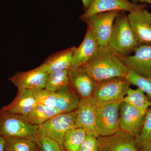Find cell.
<instances>
[{
  "label": "cell",
  "mask_w": 151,
  "mask_h": 151,
  "mask_svg": "<svg viewBox=\"0 0 151 151\" xmlns=\"http://www.w3.org/2000/svg\"><path fill=\"white\" fill-rule=\"evenodd\" d=\"M87 134L81 128L73 127L67 132L63 142L65 151H78Z\"/></svg>",
  "instance_id": "cell-23"
},
{
  "label": "cell",
  "mask_w": 151,
  "mask_h": 151,
  "mask_svg": "<svg viewBox=\"0 0 151 151\" xmlns=\"http://www.w3.org/2000/svg\"><path fill=\"white\" fill-rule=\"evenodd\" d=\"M98 151H139L136 138L119 130L113 134L97 138Z\"/></svg>",
  "instance_id": "cell-10"
},
{
  "label": "cell",
  "mask_w": 151,
  "mask_h": 151,
  "mask_svg": "<svg viewBox=\"0 0 151 151\" xmlns=\"http://www.w3.org/2000/svg\"><path fill=\"white\" fill-rule=\"evenodd\" d=\"M38 127L26 117L0 109V136L5 139L24 138L37 141Z\"/></svg>",
  "instance_id": "cell-3"
},
{
  "label": "cell",
  "mask_w": 151,
  "mask_h": 151,
  "mask_svg": "<svg viewBox=\"0 0 151 151\" xmlns=\"http://www.w3.org/2000/svg\"><path fill=\"white\" fill-rule=\"evenodd\" d=\"M69 86L68 70H61L47 74L45 89L56 92Z\"/></svg>",
  "instance_id": "cell-22"
},
{
  "label": "cell",
  "mask_w": 151,
  "mask_h": 151,
  "mask_svg": "<svg viewBox=\"0 0 151 151\" xmlns=\"http://www.w3.org/2000/svg\"><path fill=\"white\" fill-rule=\"evenodd\" d=\"M32 92L37 104L55 108L56 92L48 91L45 89Z\"/></svg>",
  "instance_id": "cell-27"
},
{
  "label": "cell",
  "mask_w": 151,
  "mask_h": 151,
  "mask_svg": "<svg viewBox=\"0 0 151 151\" xmlns=\"http://www.w3.org/2000/svg\"><path fill=\"white\" fill-rule=\"evenodd\" d=\"M47 74L38 67L26 71H21L9 78L18 91L30 90L32 91L45 89Z\"/></svg>",
  "instance_id": "cell-14"
},
{
  "label": "cell",
  "mask_w": 151,
  "mask_h": 151,
  "mask_svg": "<svg viewBox=\"0 0 151 151\" xmlns=\"http://www.w3.org/2000/svg\"><path fill=\"white\" fill-rule=\"evenodd\" d=\"M140 3L141 4L147 3V4H151V0H141Z\"/></svg>",
  "instance_id": "cell-33"
},
{
  "label": "cell",
  "mask_w": 151,
  "mask_h": 151,
  "mask_svg": "<svg viewBox=\"0 0 151 151\" xmlns=\"http://www.w3.org/2000/svg\"><path fill=\"white\" fill-rule=\"evenodd\" d=\"M151 140V106L146 112L140 134L136 138V142L138 150L145 143Z\"/></svg>",
  "instance_id": "cell-26"
},
{
  "label": "cell",
  "mask_w": 151,
  "mask_h": 151,
  "mask_svg": "<svg viewBox=\"0 0 151 151\" xmlns=\"http://www.w3.org/2000/svg\"><path fill=\"white\" fill-rule=\"evenodd\" d=\"M68 70L69 86L81 99L92 97L95 82L81 67H70Z\"/></svg>",
  "instance_id": "cell-16"
},
{
  "label": "cell",
  "mask_w": 151,
  "mask_h": 151,
  "mask_svg": "<svg viewBox=\"0 0 151 151\" xmlns=\"http://www.w3.org/2000/svg\"><path fill=\"white\" fill-rule=\"evenodd\" d=\"M6 145V139L0 136V151H7Z\"/></svg>",
  "instance_id": "cell-31"
},
{
  "label": "cell",
  "mask_w": 151,
  "mask_h": 151,
  "mask_svg": "<svg viewBox=\"0 0 151 151\" xmlns=\"http://www.w3.org/2000/svg\"><path fill=\"white\" fill-rule=\"evenodd\" d=\"M127 17L139 45H151V13L145 8L129 13Z\"/></svg>",
  "instance_id": "cell-11"
},
{
  "label": "cell",
  "mask_w": 151,
  "mask_h": 151,
  "mask_svg": "<svg viewBox=\"0 0 151 151\" xmlns=\"http://www.w3.org/2000/svg\"><path fill=\"white\" fill-rule=\"evenodd\" d=\"M99 45L94 32L87 27L86 34L82 42L73 52L71 67H81L89 61L96 53Z\"/></svg>",
  "instance_id": "cell-15"
},
{
  "label": "cell",
  "mask_w": 151,
  "mask_h": 151,
  "mask_svg": "<svg viewBox=\"0 0 151 151\" xmlns=\"http://www.w3.org/2000/svg\"><path fill=\"white\" fill-rule=\"evenodd\" d=\"M78 151H98L97 137L87 134Z\"/></svg>",
  "instance_id": "cell-29"
},
{
  "label": "cell",
  "mask_w": 151,
  "mask_h": 151,
  "mask_svg": "<svg viewBox=\"0 0 151 151\" xmlns=\"http://www.w3.org/2000/svg\"><path fill=\"white\" fill-rule=\"evenodd\" d=\"M108 45L117 54L123 56L131 55L139 46L125 12L120 11L115 19Z\"/></svg>",
  "instance_id": "cell-2"
},
{
  "label": "cell",
  "mask_w": 151,
  "mask_h": 151,
  "mask_svg": "<svg viewBox=\"0 0 151 151\" xmlns=\"http://www.w3.org/2000/svg\"><path fill=\"white\" fill-rule=\"evenodd\" d=\"M130 1H132V2L138 4L139 2L140 3L141 0H130Z\"/></svg>",
  "instance_id": "cell-34"
},
{
  "label": "cell",
  "mask_w": 151,
  "mask_h": 151,
  "mask_svg": "<svg viewBox=\"0 0 151 151\" xmlns=\"http://www.w3.org/2000/svg\"><path fill=\"white\" fill-rule=\"evenodd\" d=\"M93 0H81L82 4H83V7L84 11L87 9L89 7Z\"/></svg>",
  "instance_id": "cell-32"
},
{
  "label": "cell",
  "mask_w": 151,
  "mask_h": 151,
  "mask_svg": "<svg viewBox=\"0 0 151 151\" xmlns=\"http://www.w3.org/2000/svg\"><path fill=\"white\" fill-rule=\"evenodd\" d=\"M125 78L130 84L142 89L151 101V77H144L129 70Z\"/></svg>",
  "instance_id": "cell-25"
},
{
  "label": "cell",
  "mask_w": 151,
  "mask_h": 151,
  "mask_svg": "<svg viewBox=\"0 0 151 151\" xmlns=\"http://www.w3.org/2000/svg\"><path fill=\"white\" fill-rule=\"evenodd\" d=\"M122 102L97 105L96 126L99 136H109L120 130V109Z\"/></svg>",
  "instance_id": "cell-6"
},
{
  "label": "cell",
  "mask_w": 151,
  "mask_h": 151,
  "mask_svg": "<svg viewBox=\"0 0 151 151\" xmlns=\"http://www.w3.org/2000/svg\"><path fill=\"white\" fill-rule=\"evenodd\" d=\"M131 84L125 77H115L96 82L92 99L96 105L122 102Z\"/></svg>",
  "instance_id": "cell-4"
},
{
  "label": "cell",
  "mask_w": 151,
  "mask_h": 151,
  "mask_svg": "<svg viewBox=\"0 0 151 151\" xmlns=\"http://www.w3.org/2000/svg\"><path fill=\"white\" fill-rule=\"evenodd\" d=\"M38 151H63L59 145L48 138L38 137Z\"/></svg>",
  "instance_id": "cell-28"
},
{
  "label": "cell",
  "mask_w": 151,
  "mask_h": 151,
  "mask_svg": "<svg viewBox=\"0 0 151 151\" xmlns=\"http://www.w3.org/2000/svg\"><path fill=\"white\" fill-rule=\"evenodd\" d=\"M134 52L129 56L119 55L129 70L141 76L151 77V45H139Z\"/></svg>",
  "instance_id": "cell-8"
},
{
  "label": "cell",
  "mask_w": 151,
  "mask_h": 151,
  "mask_svg": "<svg viewBox=\"0 0 151 151\" xmlns=\"http://www.w3.org/2000/svg\"><path fill=\"white\" fill-rule=\"evenodd\" d=\"M145 114L123 101L120 109V129L137 138L142 128Z\"/></svg>",
  "instance_id": "cell-13"
},
{
  "label": "cell",
  "mask_w": 151,
  "mask_h": 151,
  "mask_svg": "<svg viewBox=\"0 0 151 151\" xmlns=\"http://www.w3.org/2000/svg\"><path fill=\"white\" fill-rule=\"evenodd\" d=\"M81 99L69 85L56 92L55 108L60 114L71 113L77 109Z\"/></svg>",
  "instance_id": "cell-19"
},
{
  "label": "cell",
  "mask_w": 151,
  "mask_h": 151,
  "mask_svg": "<svg viewBox=\"0 0 151 151\" xmlns=\"http://www.w3.org/2000/svg\"><path fill=\"white\" fill-rule=\"evenodd\" d=\"M37 105L33 92L30 90L18 91L12 103L1 108L4 111L27 118Z\"/></svg>",
  "instance_id": "cell-17"
},
{
  "label": "cell",
  "mask_w": 151,
  "mask_h": 151,
  "mask_svg": "<svg viewBox=\"0 0 151 151\" xmlns=\"http://www.w3.org/2000/svg\"><path fill=\"white\" fill-rule=\"evenodd\" d=\"M59 114L55 108L37 104L27 119L33 125L39 126Z\"/></svg>",
  "instance_id": "cell-21"
},
{
  "label": "cell",
  "mask_w": 151,
  "mask_h": 151,
  "mask_svg": "<svg viewBox=\"0 0 151 151\" xmlns=\"http://www.w3.org/2000/svg\"><path fill=\"white\" fill-rule=\"evenodd\" d=\"M123 101L145 114L151 106V101L145 92L139 88L136 89L129 88Z\"/></svg>",
  "instance_id": "cell-20"
},
{
  "label": "cell",
  "mask_w": 151,
  "mask_h": 151,
  "mask_svg": "<svg viewBox=\"0 0 151 151\" xmlns=\"http://www.w3.org/2000/svg\"><path fill=\"white\" fill-rule=\"evenodd\" d=\"M76 48L72 47L51 55L38 67L47 74L68 70L71 67V58Z\"/></svg>",
  "instance_id": "cell-18"
},
{
  "label": "cell",
  "mask_w": 151,
  "mask_h": 151,
  "mask_svg": "<svg viewBox=\"0 0 151 151\" xmlns=\"http://www.w3.org/2000/svg\"><path fill=\"white\" fill-rule=\"evenodd\" d=\"M139 151H151V140L145 143L139 149Z\"/></svg>",
  "instance_id": "cell-30"
},
{
  "label": "cell",
  "mask_w": 151,
  "mask_h": 151,
  "mask_svg": "<svg viewBox=\"0 0 151 151\" xmlns=\"http://www.w3.org/2000/svg\"><path fill=\"white\" fill-rule=\"evenodd\" d=\"M59 114L38 127V137H43L57 143L63 151L64 137L70 129L75 127L76 111Z\"/></svg>",
  "instance_id": "cell-5"
},
{
  "label": "cell",
  "mask_w": 151,
  "mask_h": 151,
  "mask_svg": "<svg viewBox=\"0 0 151 151\" xmlns=\"http://www.w3.org/2000/svg\"><path fill=\"white\" fill-rule=\"evenodd\" d=\"M146 7L144 4L134 3L129 0H93L89 7L79 17V19L82 21L103 12L118 10L131 13Z\"/></svg>",
  "instance_id": "cell-9"
},
{
  "label": "cell",
  "mask_w": 151,
  "mask_h": 151,
  "mask_svg": "<svg viewBox=\"0 0 151 151\" xmlns=\"http://www.w3.org/2000/svg\"><path fill=\"white\" fill-rule=\"evenodd\" d=\"M7 151H38L37 141L24 138L6 139Z\"/></svg>",
  "instance_id": "cell-24"
},
{
  "label": "cell",
  "mask_w": 151,
  "mask_h": 151,
  "mask_svg": "<svg viewBox=\"0 0 151 151\" xmlns=\"http://www.w3.org/2000/svg\"><path fill=\"white\" fill-rule=\"evenodd\" d=\"M120 12L116 10L99 13L82 20L92 29L99 46L108 45L114 21Z\"/></svg>",
  "instance_id": "cell-7"
},
{
  "label": "cell",
  "mask_w": 151,
  "mask_h": 151,
  "mask_svg": "<svg viewBox=\"0 0 151 151\" xmlns=\"http://www.w3.org/2000/svg\"><path fill=\"white\" fill-rule=\"evenodd\" d=\"M81 67L95 82L125 77L129 71L119 54L108 45L99 46L94 56Z\"/></svg>",
  "instance_id": "cell-1"
},
{
  "label": "cell",
  "mask_w": 151,
  "mask_h": 151,
  "mask_svg": "<svg viewBox=\"0 0 151 151\" xmlns=\"http://www.w3.org/2000/svg\"><path fill=\"white\" fill-rule=\"evenodd\" d=\"M97 107L92 97L81 99L76 110L75 127L81 128L86 134L99 137L96 126L95 111Z\"/></svg>",
  "instance_id": "cell-12"
}]
</instances>
